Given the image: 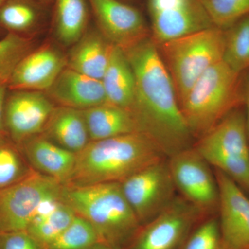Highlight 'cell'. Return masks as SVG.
<instances>
[{
	"instance_id": "obj_31",
	"label": "cell",
	"mask_w": 249,
	"mask_h": 249,
	"mask_svg": "<svg viewBox=\"0 0 249 249\" xmlns=\"http://www.w3.org/2000/svg\"><path fill=\"white\" fill-rule=\"evenodd\" d=\"M0 249H46L27 231L0 232Z\"/></svg>"
},
{
	"instance_id": "obj_16",
	"label": "cell",
	"mask_w": 249,
	"mask_h": 249,
	"mask_svg": "<svg viewBox=\"0 0 249 249\" xmlns=\"http://www.w3.org/2000/svg\"><path fill=\"white\" fill-rule=\"evenodd\" d=\"M48 96L62 107L85 110L107 103L101 80L65 67L48 90Z\"/></svg>"
},
{
	"instance_id": "obj_10",
	"label": "cell",
	"mask_w": 249,
	"mask_h": 249,
	"mask_svg": "<svg viewBox=\"0 0 249 249\" xmlns=\"http://www.w3.org/2000/svg\"><path fill=\"white\" fill-rule=\"evenodd\" d=\"M204 215L201 210L177 196L158 215L141 228L129 249H181Z\"/></svg>"
},
{
	"instance_id": "obj_12",
	"label": "cell",
	"mask_w": 249,
	"mask_h": 249,
	"mask_svg": "<svg viewBox=\"0 0 249 249\" xmlns=\"http://www.w3.org/2000/svg\"><path fill=\"white\" fill-rule=\"evenodd\" d=\"M54 108L43 91L8 90L3 114L4 133L19 145L44 130Z\"/></svg>"
},
{
	"instance_id": "obj_6",
	"label": "cell",
	"mask_w": 249,
	"mask_h": 249,
	"mask_svg": "<svg viewBox=\"0 0 249 249\" xmlns=\"http://www.w3.org/2000/svg\"><path fill=\"white\" fill-rule=\"evenodd\" d=\"M193 147L214 170L249 195V140L244 106L229 113Z\"/></svg>"
},
{
	"instance_id": "obj_9",
	"label": "cell",
	"mask_w": 249,
	"mask_h": 249,
	"mask_svg": "<svg viewBox=\"0 0 249 249\" xmlns=\"http://www.w3.org/2000/svg\"><path fill=\"white\" fill-rule=\"evenodd\" d=\"M168 162L179 196L205 214L217 211L219 191L215 174L194 147L168 157Z\"/></svg>"
},
{
	"instance_id": "obj_33",
	"label": "cell",
	"mask_w": 249,
	"mask_h": 249,
	"mask_svg": "<svg viewBox=\"0 0 249 249\" xmlns=\"http://www.w3.org/2000/svg\"><path fill=\"white\" fill-rule=\"evenodd\" d=\"M8 83L6 80H0V137L4 134V128H3V114H4V107L5 99L7 94Z\"/></svg>"
},
{
	"instance_id": "obj_35",
	"label": "cell",
	"mask_w": 249,
	"mask_h": 249,
	"mask_svg": "<svg viewBox=\"0 0 249 249\" xmlns=\"http://www.w3.org/2000/svg\"><path fill=\"white\" fill-rule=\"evenodd\" d=\"M34 1H40V2H49V1H52V0H34Z\"/></svg>"
},
{
	"instance_id": "obj_2",
	"label": "cell",
	"mask_w": 249,
	"mask_h": 249,
	"mask_svg": "<svg viewBox=\"0 0 249 249\" xmlns=\"http://www.w3.org/2000/svg\"><path fill=\"white\" fill-rule=\"evenodd\" d=\"M168 158L142 132L90 141L76 154L69 184L121 183L142 168ZM66 184V183H65Z\"/></svg>"
},
{
	"instance_id": "obj_21",
	"label": "cell",
	"mask_w": 249,
	"mask_h": 249,
	"mask_svg": "<svg viewBox=\"0 0 249 249\" xmlns=\"http://www.w3.org/2000/svg\"><path fill=\"white\" fill-rule=\"evenodd\" d=\"M83 111L90 141L142 132L132 114L117 106L106 103Z\"/></svg>"
},
{
	"instance_id": "obj_1",
	"label": "cell",
	"mask_w": 249,
	"mask_h": 249,
	"mask_svg": "<svg viewBox=\"0 0 249 249\" xmlns=\"http://www.w3.org/2000/svg\"><path fill=\"white\" fill-rule=\"evenodd\" d=\"M124 52L135 77L132 114L141 132L168 158L193 147L195 139L181 113L173 80L151 37Z\"/></svg>"
},
{
	"instance_id": "obj_7",
	"label": "cell",
	"mask_w": 249,
	"mask_h": 249,
	"mask_svg": "<svg viewBox=\"0 0 249 249\" xmlns=\"http://www.w3.org/2000/svg\"><path fill=\"white\" fill-rule=\"evenodd\" d=\"M62 186L33 170L19 182L0 191V232L26 231L38 214L61 199Z\"/></svg>"
},
{
	"instance_id": "obj_20",
	"label": "cell",
	"mask_w": 249,
	"mask_h": 249,
	"mask_svg": "<svg viewBox=\"0 0 249 249\" xmlns=\"http://www.w3.org/2000/svg\"><path fill=\"white\" fill-rule=\"evenodd\" d=\"M44 130L47 139L75 154L90 142L83 111L74 108H54Z\"/></svg>"
},
{
	"instance_id": "obj_26",
	"label": "cell",
	"mask_w": 249,
	"mask_h": 249,
	"mask_svg": "<svg viewBox=\"0 0 249 249\" xmlns=\"http://www.w3.org/2000/svg\"><path fill=\"white\" fill-rule=\"evenodd\" d=\"M18 144L6 135L0 137V191L16 184L32 172Z\"/></svg>"
},
{
	"instance_id": "obj_18",
	"label": "cell",
	"mask_w": 249,
	"mask_h": 249,
	"mask_svg": "<svg viewBox=\"0 0 249 249\" xmlns=\"http://www.w3.org/2000/svg\"><path fill=\"white\" fill-rule=\"evenodd\" d=\"M102 84L107 103L132 114L136 99L134 71L124 51L113 45Z\"/></svg>"
},
{
	"instance_id": "obj_8",
	"label": "cell",
	"mask_w": 249,
	"mask_h": 249,
	"mask_svg": "<svg viewBox=\"0 0 249 249\" xmlns=\"http://www.w3.org/2000/svg\"><path fill=\"white\" fill-rule=\"evenodd\" d=\"M120 184L142 227L158 215L177 196L168 158L142 168Z\"/></svg>"
},
{
	"instance_id": "obj_25",
	"label": "cell",
	"mask_w": 249,
	"mask_h": 249,
	"mask_svg": "<svg viewBox=\"0 0 249 249\" xmlns=\"http://www.w3.org/2000/svg\"><path fill=\"white\" fill-rule=\"evenodd\" d=\"M225 31L223 61L237 73L249 71V16Z\"/></svg>"
},
{
	"instance_id": "obj_36",
	"label": "cell",
	"mask_w": 249,
	"mask_h": 249,
	"mask_svg": "<svg viewBox=\"0 0 249 249\" xmlns=\"http://www.w3.org/2000/svg\"><path fill=\"white\" fill-rule=\"evenodd\" d=\"M4 0H0V6L2 4V3L4 2Z\"/></svg>"
},
{
	"instance_id": "obj_37",
	"label": "cell",
	"mask_w": 249,
	"mask_h": 249,
	"mask_svg": "<svg viewBox=\"0 0 249 249\" xmlns=\"http://www.w3.org/2000/svg\"><path fill=\"white\" fill-rule=\"evenodd\" d=\"M3 31H3L2 29H1V28H0V33L3 32Z\"/></svg>"
},
{
	"instance_id": "obj_34",
	"label": "cell",
	"mask_w": 249,
	"mask_h": 249,
	"mask_svg": "<svg viewBox=\"0 0 249 249\" xmlns=\"http://www.w3.org/2000/svg\"><path fill=\"white\" fill-rule=\"evenodd\" d=\"M91 249H130L127 248H121V247H112V246H109L105 245V244L98 243L96 246L93 247Z\"/></svg>"
},
{
	"instance_id": "obj_4",
	"label": "cell",
	"mask_w": 249,
	"mask_h": 249,
	"mask_svg": "<svg viewBox=\"0 0 249 249\" xmlns=\"http://www.w3.org/2000/svg\"><path fill=\"white\" fill-rule=\"evenodd\" d=\"M244 73L223 60L199 78L179 103L195 140L201 138L237 108L244 106Z\"/></svg>"
},
{
	"instance_id": "obj_13",
	"label": "cell",
	"mask_w": 249,
	"mask_h": 249,
	"mask_svg": "<svg viewBox=\"0 0 249 249\" xmlns=\"http://www.w3.org/2000/svg\"><path fill=\"white\" fill-rule=\"evenodd\" d=\"M100 32L123 50L151 37L143 16L133 6L119 0H89Z\"/></svg>"
},
{
	"instance_id": "obj_5",
	"label": "cell",
	"mask_w": 249,
	"mask_h": 249,
	"mask_svg": "<svg viewBox=\"0 0 249 249\" xmlns=\"http://www.w3.org/2000/svg\"><path fill=\"white\" fill-rule=\"evenodd\" d=\"M224 47L225 31L214 27L157 46L173 80L178 104L205 72L222 61Z\"/></svg>"
},
{
	"instance_id": "obj_19",
	"label": "cell",
	"mask_w": 249,
	"mask_h": 249,
	"mask_svg": "<svg viewBox=\"0 0 249 249\" xmlns=\"http://www.w3.org/2000/svg\"><path fill=\"white\" fill-rule=\"evenodd\" d=\"M112 47L100 31L85 32L73 45L67 59V67L90 78L101 80L107 69Z\"/></svg>"
},
{
	"instance_id": "obj_17",
	"label": "cell",
	"mask_w": 249,
	"mask_h": 249,
	"mask_svg": "<svg viewBox=\"0 0 249 249\" xmlns=\"http://www.w3.org/2000/svg\"><path fill=\"white\" fill-rule=\"evenodd\" d=\"M29 165L36 171L65 184L76 164V154L60 147L47 137H35L18 145Z\"/></svg>"
},
{
	"instance_id": "obj_22",
	"label": "cell",
	"mask_w": 249,
	"mask_h": 249,
	"mask_svg": "<svg viewBox=\"0 0 249 249\" xmlns=\"http://www.w3.org/2000/svg\"><path fill=\"white\" fill-rule=\"evenodd\" d=\"M88 18L85 0H56L54 27L62 45H73L83 37Z\"/></svg>"
},
{
	"instance_id": "obj_23",
	"label": "cell",
	"mask_w": 249,
	"mask_h": 249,
	"mask_svg": "<svg viewBox=\"0 0 249 249\" xmlns=\"http://www.w3.org/2000/svg\"><path fill=\"white\" fill-rule=\"evenodd\" d=\"M76 215L69 205L60 200L36 217L26 231L46 247L71 224Z\"/></svg>"
},
{
	"instance_id": "obj_29",
	"label": "cell",
	"mask_w": 249,
	"mask_h": 249,
	"mask_svg": "<svg viewBox=\"0 0 249 249\" xmlns=\"http://www.w3.org/2000/svg\"><path fill=\"white\" fill-rule=\"evenodd\" d=\"M33 49L31 39L12 33L0 38V80L9 82L16 66Z\"/></svg>"
},
{
	"instance_id": "obj_30",
	"label": "cell",
	"mask_w": 249,
	"mask_h": 249,
	"mask_svg": "<svg viewBox=\"0 0 249 249\" xmlns=\"http://www.w3.org/2000/svg\"><path fill=\"white\" fill-rule=\"evenodd\" d=\"M181 249H227L223 242L217 217L201 221Z\"/></svg>"
},
{
	"instance_id": "obj_28",
	"label": "cell",
	"mask_w": 249,
	"mask_h": 249,
	"mask_svg": "<svg viewBox=\"0 0 249 249\" xmlns=\"http://www.w3.org/2000/svg\"><path fill=\"white\" fill-rule=\"evenodd\" d=\"M214 27L227 30L249 16V0H199Z\"/></svg>"
},
{
	"instance_id": "obj_14",
	"label": "cell",
	"mask_w": 249,
	"mask_h": 249,
	"mask_svg": "<svg viewBox=\"0 0 249 249\" xmlns=\"http://www.w3.org/2000/svg\"><path fill=\"white\" fill-rule=\"evenodd\" d=\"M219 186V229L227 249H249V197L238 185L214 170Z\"/></svg>"
},
{
	"instance_id": "obj_11",
	"label": "cell",
	"mask_w": 249,
	"mask_h": 249,
	"mask_svg": "<svg viewBox=\"0 0 249 249\" xmlns=\"http://www.w3.org/2000/svg\"><path fill=\"white\" fill-rule=\"evenodd\" d=\"M148 11L157 46L214 27L199 0H149Z\"/></svg>"
},
{
	"instance_id": "obj_32",
	"label": "cell",
	"mask_w": 249,
	"mask_h": 249,
	"mask_svg": "<svg viewBox=\"0 0 249 249\" xmlns=\"http://www.w3.org/2000/svg\"><path fill=\"white\" fill-rule=\"evenodd\" d=\"M244 77V109H245L246 126L249 140V71L245 72Z\"/></svg>"
},
{
	"instance_id": "obj_38",
	"label": "cell",
	"mask_w": 249,
	"mask_h": 249,
	"mask_svg": "<svg viewBox=\"0 0 249 249\" xmlns=\"http://www.w3.org/2000/svg\"></svg>"
},
{
	"instance_id": "obj_24",
	"label": "cell",
	"mask_w": 249,
	"mask_h": 249,
	"mask_svg": "<svg viewBox=\"0 0 249 249\" xmlns=\"http://www.w3.org/2000/svg\"><path fill=\"white\" fill-rule=\"evenodd\" d=\"M34 0H4L0 6V28L7 33L27 37L38 22Z\"/></svg>"
},
{
	"instance_id": "obj_3",
	"label": "cell",
	"mask_w": 249,
	"mask_h": 249,
	"mask_svg": "<svg viewBox=\"0 0 249 249\" xmlns=\"http://www.w3.org/2000/svg\"><path fill=\"white\" fill-rule=\"evenodd\" d=\"M61 200L93 226L100 243L128 249L142 228L120 183H66Z\"/></svg>"
},
{
	"instance_id": "obj_15",
	"label": "cell",
	"mask_w": 249,
	"mask_h": 249,
	"mask_svg": "<svg viewBox=\"0 0 249 249\" xmlns=\"http://www.w3.org/2000/svg\"><path fill=\"white\" fill-rule=\"evenodd\" d=\"M67 59L51 45L32 50L18 63L10 77L9 90L47 91L62 70Z\"/></svg>"
},
{
	"instance_id": "obj_27",
	"label": "cell",
	"mask_w": 249,
	"mask_h": 249,
	"mask_svg": "<svg viewBox=\"0 0 249 249\" xmlns=\"http://www.w3.org/2000/svg\"><path fill=\"white\" fill-rule=\"evenodd\" d=\"M100 243L97 232L85 218L76 215L71 224L46 249H91Z\"/></svg>"
}]
</instances>
